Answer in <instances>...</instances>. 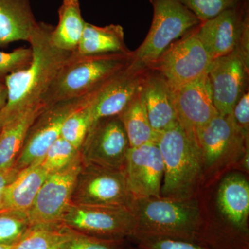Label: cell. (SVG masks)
Instances as JSON below:
<instances>
[{"label": "cell", "instance_id": "1", "mask_svg": "<svg viewBox=\"0 0 249 249\" xmlns=\"http://www.w3.org/2000/svg\"><path fill=\"white\" fill-rule=\"evenodd\" d=\"M53 28L39 22L29 42L32 49L30 65L6 77L4 83L8 97L4 107L0 109V128L18 114L42 102L55 75L72 53L53 45L51 41Z\"/></svg>", "mask_w": 249, "mask_h": 249}, {"label": "cell", "instance_id": "2", "mask_svg": "<svg viewBox=\"0 0 249 249\" xmlns=\"http://www.w3.org/2000/svg\"><path fill=\"white\" fill-rule=\"evenodd\" d=\"M132 58V52L95 55L72 52L55 75L42 101L48 106L98 92L129 65Z\"/></svg>", "mask_w": 249, "mask_h": 249}, {"label": "cell", "instance_id": "3", "mask_svg": "<svg viewBox=\"0 0 249 249\" xmlns=\"http://www.w3.org/2000/svg\"><path fill=\"white\" fill-rule=\"evenodd\" d=\"M130 209L135 219L130 237H169L197 242L205 217L198 196L184 200L142 198L134 200Z\"/></svg>", "mask_w": 249, "mask_h": 249}, {"label": "cell", "instance_id": "4", "mask_svg": "<svg viewBox=\"0 0 249 249\" xmlns=\"http://www.w3.org/2000/svg\"><path fill=\"white\" fill-rule=\"evenodd\" d=\"M157 142L164 165L160 196L179 200L197 197L203 185L196 142L178 123L160 132Z\"/></svg>", "mask_w": 249, "mask_h": 249}, {"label": "cell", "instance_id": "5", "mask_svg": "<svg viewBox=\"0 0 249 249\" xmlns=\"http://www.w3.org/2000/svg\"><path fill=\"white\" fill-rule=\"evenodd\" d=\"M202 170L203 188H208L236 164L249 150V137L236 125L232 114L217 115L196 138Z\"/></svg>", "mask_w": 249, "mask_h": 249}, {"label": "cell", "instance_id": "6", "mask_svg": "<svg viewBox=\"0 0 249 249\" xmlns=\"http://www.w3.org/2000/svg\"><path fill=\"white\" fill-rule=\"evenodd\" d=\"M149 1L153 8L151 26L132 58L136 65L147 69L172 42L201 22L180 0Z\"/></svg>", "mask_w": 249, "mask_h": 249}, {"label": "cell", "instance_id": "7", "mask_svg": "<svg viewBox=\"0 0 249 249\" xmlns=\"http://www.w3.org/2000/svg\"><path fill=\"white\" fill-rule=\"evenodd\" d=\"M198 25L172 42L148 67L165 79L173 90L209 71L212 59L198 36Z\"/></svg>", "mask_w": 249, "mask_h": 249}, {"label": "cell", "instance_id": "8", "mask_svg": "<svg viewBox=\"0 0 249 249\" xmlns=\"http://www.w3.org/2000/svg\"><path fill=\"white\" fill-rule=\"evenodd\" d=\"M64 225L91 237L109 240L130 238L135 219L130 208L70 204L62 216Z\"/></svg>", "mask_w": 249, "mask_h": 249}, {"label": "cell", "instance_id": "9", "mask_svg": "<svg viewBox=\"0 0 249 249\" xmlns=\"http://www.w3.org/2000/svg\"><path fill=\"white\" fill-rule=\"evenodd\" d=\"M249 1L242 0L198 25V36L212 60L236 51L249 55Z\"/></svg>", "mask_w": 249, "mask_h": 249}, {"label": "cell", "instance_id": "10", "mask_svg": "<svg viewBox=\"0 0 249 249\" xmlns=\"http://www.w3.org/2000/svg\"><path fill=\"white\" fill-rule=\"evenodd\" d=\"M97 93L47 106L29 127L15 168L21 170L40 163L49 147L60 137L62 125L67 118L92 101Z\"/></svg>", "mask_w": 249, "mask_h": 249}, {"label": "cell", "instance_id": "11", "mask_svg": "<svg viewBox=\"0 0 249 249\" xmlns=\"http://www.w3.org/2000/svg\"><path fill=\"white\" fill-rule=\"evenodd\" d=\"M133 201L124 170L82 164L71 204L130 208Z\"/></svg>", "mask_w": 249, "mask_h": 249}, {"label": "cell", "instance_id": "12", "mask_svg": "<svg viewBox=\"0 0 249 249\" xmlns=\"http://www.w3.org/2000/svg\"><path fill=\"white\" fill-rule=\"evenodd\" d=\"M129 142L119 115L93 122L80 148L82 163L124 170Z\"/></svg>", "mask_w": 249, "mask_h": 249}, {"label": "cell", "instance_id": "13", "mask_svg": "<svg viewBox=\"0 0 249 249\" xmlns=\"http://www.w3.org/2000/svg\"><path fill=\"white\" fill-rule=\"evenodd\" d=\"M208 76L218 114H231L237 100L249 88V55L236 51L214 59Z\"/></svg>", "mask_w": 249, "mask_h": 249}, {"label": "cell", "instance_id": "14", "mask_svg": "<svg viewBox=\"0 0 249 249\" xmlns=\"http://www.w3.org/2000/svg\"><path fill=\"white\" fill-rule=\"evenodd\" d=\"M82 164L80 158L65 169L49 174L27 211L32 226L60 222L71 203L72 193Z\"/></svg>", "mask_w": 249, "mask_h": 249}, {"label": "cell", "instance_id": "15", "mask_svg": "<svg viewBox=\"0 0 249 249\" xmlns=\"http://www.w3.org/2000/svg\"><path fill=\"white\" fill-rule=\"evenodd\" d=\"M173 95L178 123L196 143L201 129L219 115L214 106L208 73L173 89Z\"/></svg>", "mask_w": 249, "mask_h": 249}, {"label": "cell", "instance_id": "16", "mask_svg": "<svg viewBox=\"0 0 249 249\" xmlns=\"http://www.w3.org/2000/svg\"><path fill=\"white\" fill-rule=\"evenodd\" d=\"M124 171L134 200L161 196L164 165L157 142L129 147Z\"/></svg>", "mask_w": 249, "mask_h": 249}, {"label": "cell", "instance_id": "17", "mask_svg": "<svg viewBox=\"0 0 249 249\" xmlns=\"http://www.w3.org/2000/svg\"><path fill=\"white\" fill-rule=\"evenodd\" d=\"M148 69L132 60L96 93L91 101L92 123L102 118L117 116L142 90Z\"/></svg>", "mask_w": 249, "mask_h": 249}, {"label": "cell", "instance_id": "18", "mask_svg": "<svg viewBox=\"0 0 249 249\" xmlns=\"http://www.w3.org/2000/svg\"><path fill=\"white\" fill-rule=\"evenodd\" d=\"M216 204L219 217L215 222L240 235L249 237V183L240 173L221 178Z\"/></svg>", "mask_w": 249, "mask_h": 249}, {"label": "cell", "instance_id": "19", "mask_svg": "<svg viewBox=\"0 0 249 249\" xmlns=\"http://www.w3.org/2000/svg\"><path fill=\"white\" fill-rule=\"evenodd\" d=\"M141 93L149 121L156 132L160 133L178 124L173 89L161 76L148 70Z\"/></svg>", "mask_w": 249, "mask_h": 249}, {"label": "cell", "instance_id": "20", "mask_svg": "<svg viewBox=\"0 0 249 249\" xmlns=\"http://www.w3.org/2000/svg\"><path fill=\"white\" fill-rule=\"evenodd\" d=\"M38 24L30 0H0V47L16 41L29 42Z\"/></svg>", "mask_w": 249, "mask_h": 249}, {"label": "cell", "instance_id": "21", "mask_svg": "<svg viewBox=\"0 0 249 249\" xmlns=\"http://www.w3.org/2000/svg\"><path fill=\"white\" fill-rule=\"evenodd\" d=\"M47 105L40 103L18 114L0 130V170L14 167L24 145L28 130Z\"/></svg>", "mask_w": 249, "mask_h": 249}, {"label": "cell", "instance_id": "22", "mask_svg": "<svg viewBox=\"0 0 249 249\" xmlns=\"http://www.w3.org/2000/svg\"><path fill=\"white\" fill-rule=\"evenodd\" d=\"M48 175L40 163L19 170L17 177L5 190L0 211H28Z\"/></svg>", "mask_w": 249, "mask_h": 249}, {"label": "cell", "instance_id": "23", "mask_svg": "<svg viewBox=\"0 0 249 249\" xmlns=\"http://www.w3.org/2000/svg\"><path fill=\"white\" fill-rule=\"evenodd\" d=\"M76 52L83 55L129 53L124 42V28L119 24L98 27L86 22Z\"/></svg>", "mask_w": 249, "mask_h": 249}, {"label": "cell", "instance_id": "24", "mask_svg": "<svg viewBox=\"0 0 249 249\" xmlns=\"http://www.w3.org/2000/svg\"><path fill=\"white\" fill-rule=\"evenodd\" d=\"M59 22L51 32V41L57 48L76 52L85 24L78 0H63L58 10Z\"/></svg>", "mask_w": 249, "mask_h": 249}, {"label": "cell", "instance_id": "25", "mask_svg": "<svg viewBox=\"0 0 249 249\" xmlns=\"http://www.w3.org/2000/svg\"><path fill=\"white\" fill-rule=\"evenodd\" d=\"M119 116L127 134L130 147L157 142L160 133L152 128L141 91Z\"/></svg>", "mask_w": 249, "mask_h": 249}, {"label": "cell", "instance_id": "26", "mask_svg": "<svg viewBox=\"0 0 249 249\" xmlns=\"http://www.w3.org/2000/svg\"><path fill=\"white\" fill-rule=\"evenodd\" d=\"M67 232L62 222L34 225L12 249H60Z\"/></svg>", "mask_w": 249, "mask_h": 249}, {"label": "cell", "instance_id": "27", "mask_svg": "<svg viewBox=\"0 0 249 249\" xmlns=\"http://www.w3.org/2000/svg\"><path fill=\"white\" fill-rule=\"evenodd\" d=\"M31 227L27 211H0V245H16Z\"/></svg>", "mask_w": 249, "mask_h": 249}, {"label": "cell", "instance_id": "28", "mask_svg": "<svg viewBox=\"0 0 249 249\" xmlns=\"http://www.w3.org/2000/svg\"><path fill=\"white\" fill-rule=\"evenodd\" d=\"M91 101L72 113L62 125L60 137L78 150L92 124Z\"/></svg>", "mask_w": 249, "mask_h": 249}, {"label": "cell", "instance_id": "29", "mask_svg": "<svg viewBox=\"0 0 249 249\" xmlns=\"http://www.w3.org/2000/svg\"><path fill=\"white\" fill-rule=\"evenodd\" d=\"M80 158V150L60 137L49 147L40 165L51 174L65 169Z\"/></svg>", "mask_w": 249, "mask_h": 249}, {"label": "cell", "instance_id": "30", "mask_svg": "<svg viewBox=\"0 0 249 249\" xmlns=\"http://www.w3.org/2000/svg\"><path fill=\"white\" fill-rule=\"evenodd\" d=\"M126 240H109L91 237L68 228L60 249H127Z\"/></svg>", "mask_w": 249, "mask_h": 249}, {"label": "cell", "instance_id": "31", "mask_svg": "<svg viewBox=\"0 0 249 249\" xmlns=\"http://www.w3.org/2000/svg\"><path fill=\"white\" fill-rule=\"evenodd\" d=\"M201 22L209 20L242 0H180Z\"/></svg>", "mask_w": 249, "mask_h": 249}, {"label": "cell", "instance_id": "32", "mask_svg": "<svg viewBox=\"0 0 249 249\" xmlns=\"http://www.w3.org/2000/svg\"><path fill=\"white\" fill-rule=\"evenodd\" d=\"M134 241L138 249H211L198 242L169 237L135 236Z\"/></svg>", "mask_w": 249, "mask_h": 249}, {"label": "cell", "instance_id": "33", "mask_svg": "<svg viewBox=\"0 0 249 249\" xmlns=\"http://www.w3.org/2000/svg\"><path fill=\"white\" fill-rule=\"evenodd\" d=\"M32 60V49L18 48L13 52H0V82L4 83L6 77L27 68Z\"/></svg>", "mask_w": 249, "mask_h": 249}, {"label": "cell", "instance_id": "34", "mask_svg": "<svg viewBox=\"0 0 249 249\" xmlns=\"http://www.w3.org/2000/svg\"><path fill=\"white\" fill-rule=\"evenodd\" d=\"M232 119L237 127L249 137V89L241 95L232 111Z\"/></svg>", "mask_w": 249, "mask_h": 249}, {"label": "cell", "instance_id": "35", "mask_svg": "<svg viewBox=\"0 0 249 249\" xmlns=\"http://www.w3.org/2000/svg\"><path fill=\"white\" fill-rule=\"evenodd\" d=\"M19 172V170L15 167L8 168V169L0 170V210L2 205L3 198H4L6 187L14 181Z\"/></svg>", "mask_w": 249, "mask_h": 249}, {"label": "cell", "instance_id": "36", "mask_svg": "<svg viewBox=\"0 0 249 249\" xmlns=\"http://www.w3.org/2000/svg\"><path fill=\"white\" fill-rule=\"evenodd\" d=\"M239 171L243 172L246 174L249 173V150L244 154L241 157L240 160L237 162L235 167V169Z\"/></svg>", "mask_w": 249, "mask_h": 249}, {"label": "cell", "instance_id": "37", "mask_svg": "<svg viewBox=\"0 0 249 249\" xmlns=\"http://www.w3.org/2000/svg\"><path fill=\"white\" fill-rule=\"evenodd\" d=\"M8 90L6 85L0 82V109H2L7 101Z\"/></svg>", "mask_w": 249, "mask_h": 249}, {"label": "cell", "instance_id": "38", "mask_svg": "<svg viewBox=\"0 0 249 249\" xmlns=\"http://www.w3.org/2000/svg\"><path fill=\"white\" fill-rule=\"evenodd\" d=\"M13 246L0 245V249H12Z\"/></svg>", "mask_w": 249, "mask_h": 249}, {"label": "cell", "instance_id": "39", "mask_svg": "<svg viewBox=\"0 0 249 249\" xmlns=\"http://www.w3.org/2000/svg\"><path fill=\"white\" fill-rule=\"evenodd\" d=\"M138 249L137 248V249Z\"/></svg>", "mask_w": 249, "mask_h": 249}, {"label": "cell", "instance_id": "40", "mask_svg": "<svg viewBox=\"0 0 249 249\" xmlns=\"http://www.w3.org/2000/svg\"><path fill=\"white\" fill-rule=\"evenodd\" d=\"M0 130H1V128H0Z\"/></svg>", "mask_w": 249, "mask_h": 249}]
</instances>
